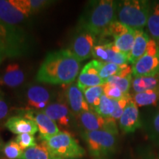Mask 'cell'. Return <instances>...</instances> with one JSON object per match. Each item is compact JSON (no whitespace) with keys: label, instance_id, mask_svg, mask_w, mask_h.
I'll return each instance as SVG.
<instances>
[{"label":"cell","instance_id":"1","mask_svg":"<svg viewBox=\"0 0 159 159\" xmlns=\"http://www.w3.org/2000/svg\"><path fill=\"white\" fill-rule=\"evenodd\" d=\"M80 66L81 62L70 49L52 52L41 63L36 80L52 85L71 84L79 75Z\"/></svg>","mask_w":159,"mask_h":159},{"label":"cell","instance_id":"2","mask_svg":"<svg viewBox=\"0 0 159 159\" xmlns=\"http://www.w3.org/2000/svg\"><path fill=\"white\" fill-rule=\"evenodd\" d=\"M116 5L117 2L113 0L91 2L80 17L78 30L88 31L97 38L102 37L116 21Z\"/></svg>","mask_w":159,"mask_h":159},{"label":"cell","instance_id":"3","mask_svg":"<svg viewBox=\"0 0 159 159\" xmlns=\"http://www.w3.org/2000/svg\"><path fill=\"white\" fill-rule=\"evenodd\" d=\"M151 5L146 0H124L117 2L116 21L139 30L148 24Z\"/></svg>","mask_w":159,"mask_h":159},{"label":"cell","instance_id":"4","mask_svg":"<svg viewBox=\"0 0 159 159\" xmlns=\"http://www.w3.org/2000/svg\"><path fill=\"white\" fill-rule=\"evenodd\" d=\"M117 134L107 130L84 131L83 138L86 142L91 156L105 158L114 153L118 144Z\"/></svg>","mask_w":159,"mask_h":159},{"label":"cell","instance_id":"5","mask_svg":"<svg viewBox=\"0 0 159 159\" xmlns=\"http://www.w3.org/2000/svg\"><path fill=\"white\" fill-rule=\"evenodd\" d=\"M43 142L53 156L61 158H80L85 153L78 142L66 131H60Z\"/></svg>","mask_w":159,"mask_h":159},{"label":"cell","instance_id":"6","mask_svg":"<svg viewBox=\"0 0 159 159\" xmlns=\"http://www.w3.org/2000/svg\"><path fill=\"white\" fill-rule=\"evenodd\" d=\"M0 39L5 43L9 57H21L29 49L27 36L19 27L8 25L0 21Z\"/></svg>","mask_w":159,"mask_h":159},{"label":"cell","instance_id":"7","mask_svg":"<svg viewBox=\"0 0 159 159\" xmlns=\"http://www.w3.org/2000/svg\"><path fill=\"white\" fill-rule=\"evenodd\" d=\"M33 14L27 0H0V21L17 27Z\"/></svg>","mask_w":159,"mask_h":159},{"label":"cell","instance_id":"8","mask_svg":"<svg viewBox=\"0 0 159 159\" xmlns=\"http://www.w3.org/2000/svg\"><path fill=\"white\" fill-rule=\"evenodd\" d=\"M135 36V30L115 21L111 24L108 30L105 32L102 37H100V39L111 37L113 39V43L116 49L128 57L134 45Z\"/></svg>","mask_w":159,"mask_h":159},{"label":"cell","instance_id":"9","mask_svg":"<svg viewBox=\"0 0 159 159\" xmlns=\"http://www.w3.org/2000/svg\"><path fill=\"white\" fill-rule=\"evenodd\" d=\"M20 116L31 119L36 124L40 134L39 138L43 142H45L50 137L55 136L60 132L56 123L42 111H35L28 108L26 109L22 115Z\"/></svg>","mask_w":159,"mask_h":159},{"label":"cell","instance_id":"10","mask_svg":"<svg viewBox=\"0 0 159 159\" xmlns=\"http://www.w3.org/2000/svg\"><path fill=\"white\" fill-rule=\"evenodd\" d=\"M78 117L84 131L107 130L118 134L116 121L113 119L104 118L92 111L83 112Z\"/></svg>","mask_w":159,"mask_h":159},{"label":"cell","instance_id":"11","mask_svg":"<svg viewBox=\"0 0 159 159\" xmlns=\"http://www.w3.org/2000/svg\"><path fill=\"white\" fill-rule=\"evenodd\" d=\"M97 37L88 31L78 30L73 39L70 51L80 62L92 56Z\"/></svg>","mask_w":159,"mask_h":159},{"label":"cell","instance_id":"12","mask_svg":"<svg viewBox=\"0 0 159 159\" xmlns=\"http://www.w3.org/2000/svg\"><path fill=\"white\" fill-rule=\"evenodd\" d=\"M101 65L102 61L94 59L84 66L78 75L77 81V86L81 91L89 87L105 84V82L99 76Z\"/></svg>","mask_w":159,"mask_h":159},{"label":"cell","instance_id":"13","mask_svg":"<svg viewBox=\"0 0 159 159\" xmlns=\"http://www.w3.org/2000/svg\"><path fill=\"white\" fill-rule=\"evenodd\" d=\"M132 75L137 77H153L159 75V52L144 55L132 65Z\"/></svg>","mask_w":159,"mask_h":159},{"label":"cell","instance_id":"14","mask_svg":"<svg viewBox=\"0 0 159 159\" xmlns=\"http://www.w3.org/2000/svg\"><path fill=\"white\" fill-rule=\"evenodd\" d=\"M119 125L125 134H132L142 128V124L139 116L138 106L135 103L133 97L119 119Z\"/></svg>","mask_w":159,"mask_h":159},{"label":"cell","instance_id":"15","mask_svg":"<svg viewBox=\"0 0 159 159\" xmlns=\"http://www.w3.org/2000/svg\"><path fill=\"white\" fill-rule=\"evenodd\" d=\"M27 105L31 110L43 111L48 106L50 94L47 89L40 85H33L27 91Z\"/></svg>","mask_w":159,"mask_h":159},{"label":"cell","instance_id":"16","mask_svg":"<svg viewBox=\"0 0 159 159\" xmlns=\"http://www.w3.org/2000/svg\"><path fill=\"white\" fill-rule=\"evenodd\" d=\"M66 95L71 111L76 116H79L83 112L91 111L83 91L78 88L77 84L71 83L67 89Z\"/></svg>","mask_w":159,"mask_h":159},{"label":"cell","instance_id":"17","mask_svg":"<svg viewBox=\"0 0 159 159\" xmlns=\"http://www.w3.org/2000/svg\"><path fill=\"white\" fill-rule=\"evenodd\" d=\"M54 122L65 128L70 126L71 115L66 104L62 102H55L48 105L42 111Z\"/></svg>","mask_w":159,"mask_h":159},{"label":"cell","instance_id":"18","mask_svg":"<svg viewBox=\"0 0 159 159\" xmlns=\"http://www.w3.org/2000/svg\"><path fill=\"white\" fill-rule=\"evenodd\" d=\"M5 125L11 132L17 135L23 134L34 135L39 130L36 124L33 120L20 115L10 117L6 121Z\"/></svg>","mask_w":159,"mask_h":159},{"label":"cell","instance_id":"19","mask_svg":"<svg viewBox=\"0 0 159 159\" xmlns=\"http://www.w3.org/2000/svg\"><path fill=\"white\" fill-rule=\"evenodd\" d=\"M25 81V74L16 63L7 65L2 74L0 76V84L10 88H16Z\"/></svg>","mask_w":159,"mask_h":159},{"label":"cell","instance_id":"20","mask_svg":"<svg viewBox=\"0 0 159 159\" xmlns=\"http://www.w3.org/2000/svg\"><path fill=\"white\" fill-rule=\"evenodd\" d=\"M150 37L143 30H136V36L132 49L128 56V61L131 64H134L139 58L144 55L147 50Z\"/></svg>","mask_w":159,"mask_h":159},{"label":"cell","instance_id":"21","mask_svg":"<svg viewBox=\"0 0 159 159\" xmlns=\"http://www.w3.org/2000/svg\"><path fill=\"white\" fill-rule=\"evenodd\" d=\"M132 88L136 94L158 89L159 75L153 77H134L132 81Z\"/></svg>","mask_w":159,"mask_h":159},{"label":"cell","instance_id":"22","mask_svg":"<svg viewBox=\"0 0 159 159\" xmlns=\"http://www.w3.org/2000/svg\"><path fill=\"white\" fill-rule=\"evenodd\" d=\"M145 131L149 140L159 148V105L146 123Z\"/></svg>","mask_w":159,"mask_h":159},{"label":"cell","instance_id":"23","mask_svg":"<svg viewBox=\"0 0 159 159\" xmlns=\"http://www.w3.org/2000/svg\"><path fill=\"white\" fill-rule=\"evenodd\" d=\"M21 159H63L53 156L43 142L24 151Z\"/></svg>","mask_w":159,"mask_h":159},{"label":"cell","instance_id":"24","mask_svg":"<svg viewBox=\"0 0 159 159\" xmlns=\"http://www.w3.org/2000/svg\"><path fill=\"white\" fill-rule=\"evenodd\" d=\"M133 99L138 107L156 105L159 102V88L136 93L133 97Z\"/></svg>","mask_w":159,"mask_h":159},{"label":"cell","instance_id":"25","mask_svg":"<svg viewBox=\"0 0 159 159\" xmlns=\"http://www.w3.org/2000/svg\"><path fill=\"white\" fill-rule=\"evenodd\" d=\"M82 91L84 94L85 100L89 105L90 110L95 111L98 107L99 102H100L101 97L104 94L103 85L89 87V88H86Z\"/></svg>","mask_w":159,"mask_h":159},{"label":"cell","instance_id":"26","mask_svg":"<svg viewBox=\"0 0 159 159\" xmlns=\"http://www.w3.org/2000/svg\"><path fill=\"white\" fill-rule=\"evenodd\" d=\"M148 29L156 41H159V3L151 5L150 16L148 21Z\"/></svg>","mask_w":159,"mask_h":159},{"label":"cell","instance_id":"27","mask_svg":"<svg viewBox=\"0 0 159 159\" xmlns=\"http://www.w3.org/2000/svg\"><path fill=\"white\" fill-rule=\"evenodd\" d=\"M114 111V99L108 98L103 94L100 98V102L94 112L104 118H111Z\"/></svg>","mask_w":159,"mask_h":159},{"label":"cell","instance_id":"28","mask_svg":"<svg viewBox=\"0 0 159 159\" xmlns=\"http://www.w3.org/2000/svg\"><path fill=\"white\" fill-rule=\"evenodd\" d=\"M132 75H130L125 77L114 75L107 79L105 83H111L119 88L125 94H128V91H130V87L132 86Z\"/></svg>","mask_w":159,"mask_h":159},{"label":"cell","instance_id":"29","mask_svg":"<svg viewBox=\"0 0 159 159\" xmlns=\"http://www.w3.org/2000/svg\"><path fill=\"white\" fill-rule=\"evenodd\" d=\"M125 65H117L112 63L102 62V65L99 69V76L105 82L106 80L110 77L118 75L122 71Z\"/></svg>","mask_w":159,"mask_h":159},{"label":"cell","instance_id":"30","mask_svg":"<svg viewBox=\"0 0 159 159\" xmlns=\"http://www.w3.org/2000/svg\"><path fill=\"white\" fill-rule=\"evenodd\" d=\"M3 153L8 159H21L24 150L16 141H11L4 146Z\"/></svg>","mask_w":159,"mask_h":159},{"label":"cell","instance_id":"31","mask_svg":"<svg viewBox=\"0 0 159 159\" xmlns=\"http://www.w3.org/2000/svg\"><path fill=\"white\" fill-rule=\"evenodd\" d=\"M103 89H104V94L105 96L114 100H120L130 95L129 93L125 94L116 86L108 83L103 84Z\"/></svg>","mask_w":159,"mask_h":159},{"label":"cell","instance_id":"32","mask_svg":"<svg viewBox=\"0 0 159 159\" xmlns=\"http://www.w3.org/2000/svg\"><path fill=\"white\" fill-rule=\"evenodd\" d=\"M132 99L130 95L128 97H125L124 99H120V100H114V111L111 115V119H113L115 121L119 120L121 118L122 115L124 112L125 108H126L127 105L130 102V99Z\"/></svg>","mask_w":159,"mask_h":159},{"label":"cell","instance_id":"33","mask_svg":"<svg viewBox=\"0 0 159 159\" xmlns=\"http://www.w3.org/2000/svg\"><path fill=\"white\" fill-rule=\"evenodd\" d=\"M16 142L22 150L25 151L27 149L33 148L36 145V141L33 135L30 134H23L18 135L16 139Z\"/></svg>","mask_w":159,"mask_h":159},{"label":"cell","instance_id":"34","mask_svg":"<svg viewBox=\"0 0 159 159\" xmlns=\"http://www.w3.org/2000/svg\"><path fill=\"white\" fill-rule=\"evenodd\" d=\"M27 1L33 14L45 8L47 5L51 4L50 1H45V0H27Z\"/></svg>","mask_w":159,"mask_h":159},{"label":"cell","instance_id":"35","mask_svg":"<svg viewBox=\"0 0 159 159\" xmlns=\"http://www.w3.org/2000/svg\"><path fill=\"white\" fill-rule=\"evenodd\" d=\"M139 159H159L158 155L150 146H145L139 150Z\"/></svg>","mask_w":159,"mask_h":159},{"label":"cell","instance_id":"36","mask_svg":"<svg viewBox=\"0 0 159 159\" xmlns=\"http://www.w3.org/2000/svg\"><path fill=\"white\" fill-rule=\"evenodd\" d=\"M9 112V108L7 102L4 99L0 98V121L2 120L7 116Z\"/></svg>","mask_w":159,"mask_h":159},{"label":"cell","instance_id":"37","mask_svg":"<svg viewBox=\"0 0 159 159\" xmlns=\"http://www.w3.org/2000/svg\"><path fill=\"white\" fill-rule=\"evenodd\" d=\"M6 57H9L8 52H7V47H6L5 43L0 39V65L5 61Z\"/></svg>","mask_w":159,"mask_h":159},{"label":"cell","instance_id":"38","mask_svg":"<svg viewBox=\"0 0 159 159\" xmlns=\"http://www.w3.org/2000/svg\"><path fill=\"white\" fill-rule=\"evenodd\" d=\"M94 159H107L105 158H94Z\"/></svg>","mask_w":159,"mask_h":159},{"label":"cell","instance_id":"39","mask_svg":"<svg viewBox=\"0 0 159 159\" xmlns=\"http://www.w3.org/2000/svg\"><path fill=\"white\" fill-rule=\"evenodd\" d=\"M0 147H1V140H0Z\"/></svg>","mask_w":159,"mask_h":159},{"label":"cell","instance_id":"40","mask_svg":"<svg viewBox=\"0 0 159 159\" xmlns=\"http://www.w3.org/2000/svg\"><path fill=\"white\" fill-rule=\"evenodd\" d=\"M158 158H159V154H158Z\"/></svg>","mask_w":159,"mask_h":159},{"label":"cell","instance_id":"41","mask_svg":"<svg viewBox=\"0 0 159 159\" xmlns=\"http://www.w3.org/2000/svg\"><path fill=\"white\" fill-rule=\"evenodd\" d=\"M0 98H1V97H0Z\"/></svg>","mask_w":159,"mask_h":159}]
</instances>
